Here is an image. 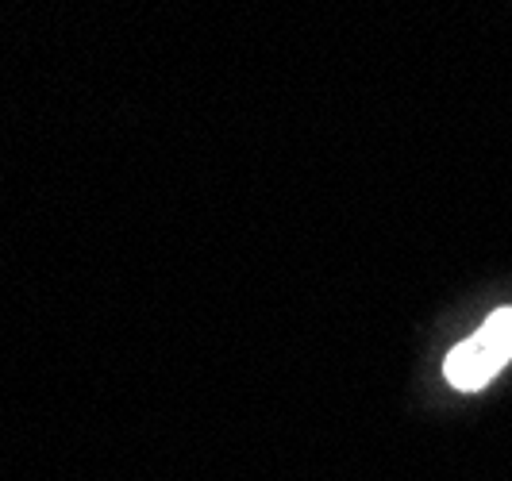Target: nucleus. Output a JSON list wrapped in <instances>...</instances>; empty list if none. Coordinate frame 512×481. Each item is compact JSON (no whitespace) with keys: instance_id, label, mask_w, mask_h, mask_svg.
Returning a JSON list of instances; mask_svg holds the SVG:
<instances>
[{"instance_id":"1","label":"nucleus","mask_w":512,"mask_h":481,"mask_svg":"<svg viewBox=\"0 0 512 481\" xmlns=\"http://www.w3.org/2000/svg\"><path fill=\"white\" fill-rule=\"evenodd\" d=\"M512 358V308H497L482 328L470 339H462L459 347L443 362V378L462 393H474L505 370Z\"/></svg>"}]
</instances>
